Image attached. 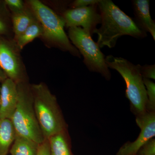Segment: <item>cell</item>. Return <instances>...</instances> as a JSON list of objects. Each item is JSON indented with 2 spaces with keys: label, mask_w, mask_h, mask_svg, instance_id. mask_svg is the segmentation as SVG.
I'll list each match as a JSON object with an SVG mask.
<instances>
[{
  "label": "cell",
  "mask_w": 155,
  "mask_h": 155,
  "mask_svg": "<svg viewBox=\"0 0 155 155\" xmlns=\"http://www.w3.org/2000/svg\"><path fill=\"white\" fill-rule=\"evenodd\" d=\"M132 8L134 15V22L140 30L149 32L155 40V22L150 14L149 0H133Z\"/></svg>",
  "instance_id": "cell-10"
},
{
  "label": "cell",
  "mask_w": 155,
  "mask_h": 155,
  "mask_svg": "<svg viewBox=\"0 0 155 155\" xmlns=\"http://www.w3.org/2000/svg\"><path fill=\"white\" fill-rule=\"evenodd\" d=\"M17 85L14 81L6 78L1 85L0 119H11L18 101Z\"/></svg>",
  "instance_id": "cell-9"
},
{
  "label": "cell",
  "mask_w": 155,
  "mask_h": 155,
  "mask_svg": "<svg viewBox=\"0 0 155 155\" xmlns=\"http://www.w3.org/2000/svg\"><path fill=\"white\" fill-rule=\"evenodd\" d=\"M0 91H1V85H0ZM0 107H1V99H0Z\"/></svg>",
  "instance_id": "cell-25"
},
{
  "label": "cell",
  "mask_w": 155,
  "mask_h": 155,
  "mask_svg": "<svg viewBox=\"0 0 155 155\" xmlns=\"http://www.w3.org/2000/svg\"><path fill=\"white\" fill-rule=\"evenodd\" d=\"M68 38L83 56L84 63L88 70L110 80L111 72L106 64L105 57L91 35L81 27H73L69 28Z\"/></svg>",
  "instance_id": "cell-6"
},
{
  "label": "cell",
  "mask_w": 155,
  "mask_h": 155,
  "mask_svg": "<svg viewBox=\"0 0 155 155\" xmlns=\"http://www.w3.org/2000/svg\"><path fill=\"white\" fill-rule=\"evenodd\" d=\"M137 155H155V139L150 140L149 141L145 143L140 149Z\"/></svg>",
  "instance_id": "cell-19"
},
{
  "label": "cell",
  "mask_w": 155,
  "mask_h": 155,
  "mask_svg": "<svg viewBox=\"0 0 155 155\" xmlns=\"http://www.w3.org/2000/svg\"><path fill=\"white\" fill-rule=\"evenodd\" d=\"M0 67L8 78L15 81L20 74V65L15 52L8 45L0 42Z\"/></svg>",
  "instance_id": "cell-11"
},
{
  "label": "cell",
  "mask_w": 155,
  "mask_h": 155,
  "mask_svg": "<svg viewBox=\"0 0 155 155\" xmlns=\"http://www.w3.org/2000/svg\"><path fill=\"white\" fill-rule=\"evenodd\" d=\"M18 101L11 119L16 134L30 140L39 145L46 139L44 136L33 106L31 90L22 84H17Z\"/></svg>",
  "instance_id": "cell-4"
},
{
  "label": "cell",
  "mask_w": 155,
  "mask_h": 155,
  "mask_svg": "<svg viewBox=\"0 0 155 155\" xmlns=\"http://www.w3.org/2000/svg\"><path fill=\"white\" fill-rule=\"evenodd\" d=\"M34 20L31 15L24 10L14 12L13 26L17 39L29 27Z\"/></svg>",
  "instance_id": "cell-15"
},
{
  "label": "cell",
  "mask_w": 155,
  "mask_h": 155,
  "mask_svg": "<svg viewBox=\"0 0 155 155\" xmlns=\"http://www.w3.org/2000/svg\"><path fill=\"white\" fill-rule=\"evenodd\" d=\"M16 133L10 119H0V155H7Z\"/></svg>",
  "instance_id": "cell-12"
},
{
  "label": "cell",
  "mask_w": 155,
  "mask_h": 155,
  "mask_svg": "<svg viewBox=\"0 0 155 155\" xmlns=\"http://www.w3.org/2000/svg\"><path fill=\"white\" fill-rule=\"evenodd\" d=\"M5 2L14 12L24 10V6L21 0H6Z\"/></svg>",
  "instance_id": "cell-21"
},
{
  "label": "cell",
  "mask_w": 155,
  "mask_h": 155,
  "mask_svg": "<svg viewBox=\"0 0 155 155\" xmlns=\"http://www.w3.org/2000/svg\"><path fill=\"white\" fill-rule=\"evenodd\" d=\"M100 0H75L72 3V8H84L97 4Z\"/></svg>",
  "instance_id": "cell-20"
},
{
  "label": "cell",
  "mask_w": 155,
  "mask_h": 155,
  "mask_svg": "<svg viewBox=\"0 0 155 155\" xmlns=\"http://www.w3.org/2000/svg\"><path fill=\"white\" fill-rule=\"evenodd\" d=\"M31 90L35 112L45 138L64 131L65 123L56 97L43 83L32 85Z\"/></svg>",
  "instance_id": "cell-3"
},
{
  "label": "cell",
  "mask_w": 155,
  "mask_h": 155,
  "mask_svg": "<svg viewBox=\"0 0 155 155\" xmlns=\"http://www.w3.org/2000/svg\"><path fill=\"white\" fill-rule=\"evenodd\" d=\"M39 144L16 134L10 152L11 155H37Z\"/></svg>",
  "instance_id": "cell-13"
},
{
  "label": "cell",
  "mask_w": 155,
  "mask_h": 155,
  "mask_svg": "<svg viewBox=\"0 0 155 155\" xmlns=\"http://www.w3.org/2000/svg\"><path fill=\"white\" fill-rule=\"evenodd\" d=\"M37 155H50L48 140L46 139L41 144L39 145Z\"/></svg>",
  "instance_id": "cell-22"
},
{
  "label": "cell",
  "mask_w": 155,
  "mask_h": 155,
  "mask_svg": "<svg viewBox=\"0 0 155 155\" xmlns=\"http://www.w3.org/2000/svg\"><path fill=\"white\" fill-rule=\"evenodd\" d=\"M140 70L143 78L155 79V65H146L143 66L139 64Z\"/></svg>",
  "instance_id": "cell-18"
},
{
  "label": "cell",
  "mask_w": 155,
  "mask_h": 155,
  "mask_svg": "<svg viewBox=\"0 0 155 155\" xmlns=\"http://www.w3.org/2000/svg\"><path fill=\"white\" fill-rule=\"evenodd\" d=\"M6 30V26L5 22L0 19V34L4 33Z\"/></svg>",
  "instance_id": "cell-23"
},
{
  "label": "cell",
  "mask_w": 155,
  "mask_h": 155,
  "mask_svg": "<svg viewBox=\"0 0 155 155\" xmlns=\"http://www.w3.org/2000/svg\"><path fill=\"white\" fill-rule=\"evenodd\" d=\"M98 9L101 16V26L97 28V44L100 48L115 47L117 40L124 35L137 39L147 36L140 30L132 18L125 14L110 0H100Z\"/></svg>",
  "instance_id": "cell-1"
},
{
  "label": "cell",
  "mask_w": 155,
  "mask_h": 155,
  "mask_svg": "<svg viewBox=\"0 0 155 155\" xmlns=\"http://www.w3.org/2000/svg\"><path fill=\"white\" fill-rule=\"evenodd\" d=\"M43 31L38 21L34 20L25 31L17 39V43L19 48H23L25 45L32 41L35 38L43 35Z\"/></svg>",
  "instance_id": "cell-16"
},
{
  "label": "cell",
  "mask_w": 155,
  "mask_h": 155,
  "mask_svg": "<svg viewBox=\"0 0 155 155\" xmlns=\"http://www.w3.org/2000/svg\"><path fill=\"white\" fill-rule=\"evenodd\" d=\"M136 122L140 132L135 141L128 142L120 148L117 155H136L140 149L155 136V113L147 112L136 116Z\"/></svg>",
  "instance_id": "cell-8"
},
{
  "label": "cell",
  "mask_w": 155,
  "mask_h": 155,
  "mask_svg": "<svg viewBox=\"0 0 155 155\" xmlns=\"http://www.w3.org/2000/svg\"><path fill=\"white\" fill-rule=\"evenodd\" d=\"M105 62L108 68L117 71L125 81V96L130 102L133 114L136 116L145 114L147 96L139 64L134 65L127 59L111 55L105 57Z\"/></svg>",
  "instance_id": "cell-2"
},
{
  "label": "cell",
  "mask_w": 155,
  "mask_h": 155,
  "mask_svg": "<svg viewBox=\"0 0 155 155\" xmlns=\"http://www.w3.org/2000/svg\"><path fill=\"white\" fill-rule=\"evenodd\" d=\"M31 8L41 25L43 35L61 49L80 57L78 50L71 44L64 30L65 22L52 10L38 0H31Z\"/></svg>",
  "instance_id": "cell-5"
},
{
  "label": "cell",
  "mask_w": 155,
  "mask_h": 155,
  "mask_svg": "<svg viewBox=\"0 0 155 155\" xmlns=\"http://www.w3.org/2000/svg\"><path fill=\"white\" fill-rule=\"evenodd\" d=\"M6 78H7V75L4 71L0 69V81H4Z\"/></svg>",
  "instance_id": "cell-24"
},
{
  "label": "cell",
  "mask_w": 155,
  "mask_h": 155,
  "mask_svg": "<svg viewBox=\"0 0 155 155\" xmlns=\"http://www.w3.org/2000/svg\"><path fill=\"white\" fill-rule=\"evenodd\" d=\"M50 155H71L64 131L48 139Z\"/></svg>",
  "instance_id": "cell-14"
},
{
  "label": "cell",
  "mask_w": 155,
  "mask_h": 155,
  "mask_svg": "<svg viewBox=\"0 0 155 155\" xmlns=\"http://www.w3.org/2000/svg\"><path fill=\"white\" fill-rule=\"evenodd\" d=\"M97 4L84 7L68 9L65 11L63 18L68 28L79 27L92 36L97 26L101 23V16Z\"/></svg>",
  "instance_id": "cell-7"
},
{
  "label": "cell",
  "mask_w": 155,
  "mask_h": 155,
  "mask_svg": "<svg viewBox=\"0 0 155 155\" xmlns=\"http://www.w3.org/2000/svg\"><path fill=\"white\" fill-rule=\"evenodd\" d=\"M147 96V110L155 112V84L150 79L143 78Z\"/></svg>",
  "instance_id": "cell-17"
}]
</instances>
